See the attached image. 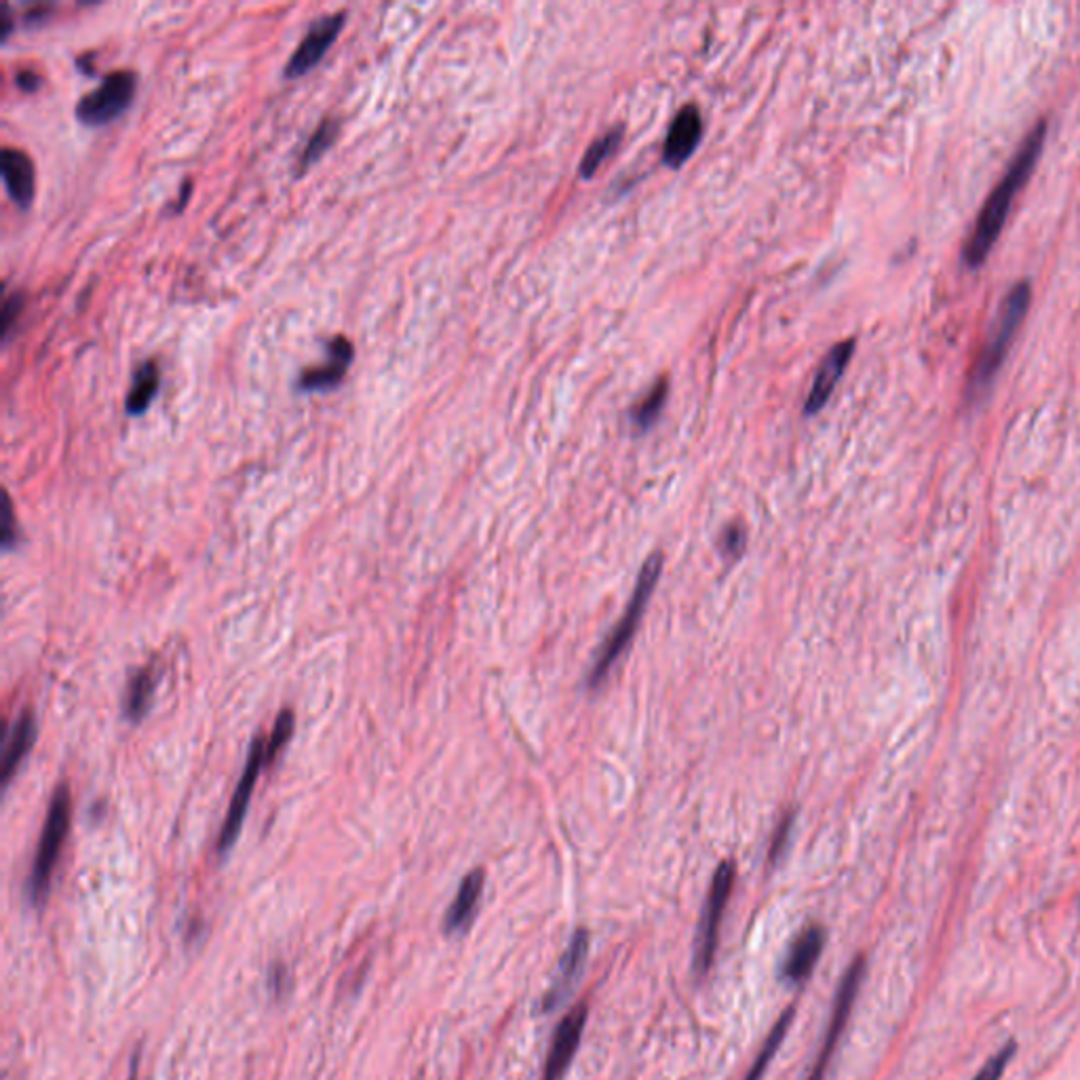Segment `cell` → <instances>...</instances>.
<instances>
[{"mask_svg":"<svg viewBox=\"0 0 1080 1080\" xmlns=\"http://www.w3.org/2000/svg\"><path fill=\"white\" fill-rule=\"evenodd\" d=\"M623 140V129L616 127V129H611L608 133H604L602 138H597L593 144H591L585 159L581 161V175L583 177H591L593 173L600 170V165L613 154L614 150L618 148Z\"/></svg>","mask_w":1080,"mask_h":1080,"instance_id":"603a6c76","label":"cell"},{"mask_svg":"<svg viewBox=\"0 0 1080 1080\" xmlns=\"http://www.w3.org/2000/svg\"><path fill=\"white\" fill-rule=\"evenodd\" d=\"M159 366L156 361H147L142 364L138 371H136V378H133V387L131 391L127 395V414L131 417H138V414H144L150 406V401L154 399V395L159 391Z\"/></svg>","mask_w":1080,"mask_h":1080,"instance_id":"d6986e66","label":"cell"},{"mask_svg":"<svg viewBox=\"0 0 1080 1080\" xmlns=\"http://www.w3.org/2000/svg\"><path fill=\"white\" fill-rule=\"evenodd\" d=\"M587 950H590V933L585 929H579L572 937L568 950H565L560 971L555 975V982L544 996V1011H553V1008L560 1007L565 994L572 990V985L576 983L581 971H583Z\"/></svg>","mask_w":1080,"mask_h":1080,"instance_id":"9a60e30c","label":"cell"},{"mask_svg":"<svg viewBox=\"0 0 1080 1080\" xmlns=\"http://www.w3.org/2000/svg\"><path fill=\"white\" fill-rule=\"evenodd\" d=\"M24 309V298L22 294H11L4 298V304H2V317H0V325H2V338L9 341L11 336V330L15 327V321L20 317Z\"/></svg>","mask_w":1080,"mask_h":1080,"instance_id":"4316f807","label":"cell"},{"mask_svg":"<svg viewBox=\"0 0 1080 1080\" xmlns=\"http://www.w3.org/2000/svg\"><path fill=\"white\" fill-rule=\"evenodd\" d=\"M11 24H13V22H11V13H9V7H7V9H4V15H2V32H0V34H2V41H7V39H9V34H11Z\"/></svg>","mask_w":1080,"mask_h":1080,"instance_id":"1f68e13d","label":"cell"},{"mask_svg":"<svg viewBox=\"0 0 1080 1080\" xmlns=\"http://www.w3.org/2000/svg\"><path fill=\"white\" fill-rule=\"evenodd\" d=\"M264 764H267V743H264L262 738H256V741L251 743L246 770H244V775H241L239 786H237V789H235V796H233L230 809H228L226 821H224V825H222L220 838H218V853H228V851H230V846L237 842L239 832H241V828H244V819H246L247 807H249V800H251L253 787H256V781H258L260 770H262V766H264Z\"/></svg>","mask_w":1080,"mask_h":1080,"instance_id":"ba28073f","label":"cell"},{"mask_svg":"<svg viewBox=\"0 0 1080 1080\" xmlns=\"http://www.w3.org/2000/svg\"><path fill=\"white\" fill-rule=\"evenodd\" d=\"M667 387H669L667 378H661V380H659V382H657V385H655V387H652V389L646 393V397L639 401L638 406H636V410L631 412V420H634V424H636L638 429H641V431H646V429H648V426L655 422V418L661 414V410H663L665 397H667V391H669Z\"/></svg>","mask_w":1080,"mask_h":1080,"instance_id":"cb8c5ba5","label":"cell"},{"mask_svg":"<svg viewBox=\"0 0 1080 1080\" xmlns=\"http://www.w3.org/2000/svg\"><path fill=\"white\" fill-rule=\"evenodd\" d=\"M853 350H855V341H844V343L835 344L834 348L825 355V359L821 361V366L817 369V376H814V382H812V389H810L809 399H807V414H817L830 399V395L834 391L835 382L840 380L842 371L849 366L851 357H853Z\"/></svg>","mask_w":1080,"mask_h":1080,"instance_id":"4fadbf2b","label":"cell"},{"mask_svg":"<svg viewBox=\"0 0 1080 1080\" xmlns=\"http://www.w3.org/2000/svg\"><path fill=\"white\" fill-rule=\"evenodd\" d=\"M825 939L828 935L821 925H810L809 929L798 935L784 960V969H781L784 980L791 983L807 980L823 952Z\"/></svg>","mask_w":1080,"mask_h":1080,"instance_id":"7c38bea8","label":"cell"},{"mask_svg":"<svg viewBox=\"0 0 1080 1080\" xmlns=\"http://www.w3.org/2000/svg\"><path fill=\"white\" fill-rule=\"evenodd\" d=\"M327 364L317 368L306 369L300 376L298 387L302 391H327L336 387L346 374V368L353 361V344L348 343L344 336H336L332 343L327 344Z\"/></svg>","mask_w":1080,"mask_h":1080,"instance_id":"5bb4252c","label":"cell"},{"mask_svg":"<svg viewBox=\"0 0 1080 1080\" xmlns=\"http://www.w3.org/2000/svg\"><path fill=\"white\" fill-rule=\"evenodd\" d=\"M1030 300V283H1019L1008 292L1003 306H1001V313H998L996 330L990 336V343L983 350L982 361L975 369V387L987 385L994 378L996 369L1001 368V364L1007 355L1008 344L1013 341L1019 323L1028 313Z\"/></svg>","mask_w":1080,"mask_h":1080,"instance_id":"277c9868","label":"cell"},{"mask_svg":"<svg viewBox=\"0 0 1080 1080\" xmlns=\"http://www.w3.org/2000/svg\"><path fill=\"white\" fill-rule=\"evenodd\" d=\"M661 570H663V555L661 553L650 555L646 560V564L641 565L638 585H636V591L631 595V602H629L627 611L623 614V618L618 620V625L614 627L611 638L606 639L604 646L600 648V655H597L595 663L591 667V688H597L606 680V676L611 673L613 665L620 659V655L627 650L629 641L636 636V629H638L639 620H641V614L646 611V606L650 602V595H652V591H655L657 583H659Z\"/></svg>","mask_w":1080,"mask_h":1080,"instance_id":"7a4b0ae2","label":"cell"},{"mask_svg":"<svg viewBox=\"0 0 1080 1080\" xmlns=\"http://www.w3.org/2000/svg\"><path fill=\"white\" fill-rule=\"evenodd\" d=\"M136 94V74L117 71L106 74L98 89L78 99L76 117L85 125L110 123L131 104Z\"/></svg>","mask_w":1080,"mask_h":1080,"instance_id":"8992f818","label":"cell"},{"mask_svg":"<svg viewBox=\"0 0 1080 1080\" xmlns=\"http://www.w3.org/2000/svg\"><path fill=\"white\" fill-rule=\"evenodd\" d=\"M344 20H346V13L336 11V13H330V15L321 18L311 25L306 36L295 47L294 55L290 57V62L285 66V76L298 78V76L311 73L323 60L327 50L334 45V41L338 39Z\"/></svg>","mask_w":1080,"mask_h":1080,"instance_id":"9c48e42d","label":"cell"},{"mask_svg":"<svg viewBox=\"0 0 1080 1080\" xmlns=\"http://www.w3.org/2000/svg\"><path fill=\"white\" fill-rule=\"evenodd\" d=\"M791 823H793V817L791 814H786L784 821L779 823L777 832H775V838L770 842V861L779 860V855L786 851L787 838H789V832H791Z\"/></svg>","mask_w":1080,"mask_h":1080,"instance_id":"f1b7e54d","label":"cell"},{"mask_svg":"<svg viewBox=\"0 0 1080 1080\" xmlns=\"http://www.w3.org/2000/svg\"><path fill=\"white\" fill-rule=\"evenodd\" d=\"M745 532L738 528V526H731L726 528V532L722 534V540H720V547L726 555L735 558L738 555L743 549H745Z\"/></svg>","mask_w":1080,"mask_h":1080,"instance_id":"83f0119b","label":"cell"},{"mask_svg":"<svg viewBox=\"0 0 1080 1080\" xmlns=\"http://www.w3.org/2000/svg\"><path fill=\"white\" fill-rule=\"evenodd\" d=\"M863 975H865V960L863 957L857 958L849 971L844 973L842 982H840V987H838V994H835L834 1013H832V1019H830V1028H828V1034H825V1040H823V1047L819 1051V1057H817V1063L810 1072L809 1080H823L828 1068H830V1061L834 1057L835 1045L842 1036V1030L851 1017V1011H853V1005H855V998L860 994L861 982H863Z\"/></svg>","mask_w":1080,"mask_h":1080,"instance_id":"52a82bcc","label":"cell"},{"mask_svg":"<svg viewBox=\"0 0 1080 1080\" xmlns=\"http://www.w3.org/2000/svg\"><path fill=\"white\" fill-rule=\"evenodd\" d=\"M71 810H73L71 787H57L53 798H51L50 812H47V821H45V828L41 834V842H39L36 860H34L30 878H28V895H30L32 904L43 901L47 890H50L51 876H53L55 863L60 860L68 828H71Z\"/></svg>","mask_w":1080,"mask_h":1080,"instance_id":"3957f363","label":"cell"},{"mask_svg":"<svg viewBox=\"0 0 1080 1080\" xmlns=\"http://www.w3.org/2000/svg\"><path fill=\"white\" fill-rule=\"evenodd\" d=\"M15 80H18V85H20L24 91H34V89H39V87H41V76L34 73V71H22V73H18Z\"/></svg>","mask_w":1080,"mask_h":1080,"instance_id":"4dcf8cb0","label":"cell"},{"mask_svg":"<svg viewBox=\"0 0 1080 1080\" xmlns=\"http://www.w3.org/2000/svg\"><path fill=\"white\" fill-rule=\"evenodd\" d=\"M292 733H294V713L281 712V715L274 722V726H272L270 738L267 741V762H272L277 758V754L292 738Z\"/></svg>","mask_w":1080,"mask_h":1080,"instance_id":"d4e9b609","label":"cell"},{"mask_svg":"<svg viewBox=\"0 0 1080 1080\" xmlns=\"http://www.w3.org/2000/svg\"><path fill=\"white\" fill-rule=\"evenodd\" d=\"M793 1013H796V1008L793 1007H789L787 1011H784V1015L779 1017V1022L775 1024V1028H773V1032L768 1034V1038H766V1043H764V1049H762L760 1056H758V1059H756V1063L752 1066V1070L747 1072L745 1080L762 1079V1074L766 1072V1068H768L770 1059L775 1057V1054H777V1051H779V1047H781V1043L786 1040L787 1030H789V1026H791V1022H793Z\"/></svg>","mask_w":1080,"mask_h":1080,"instance_id":"44dd1931","label":"cell"},{"mask_svg":"<svg viewBox=\"0 0 1080 1080\" xmlns=\"http://www.w3.org/2000/svg\"><path fill=\"white\" fill-rule=\"evenodd\" d=\"M338 127H341V125H338L336 119H325V121H323V123L315 129V133L311 136L309 144H306V148H304V150H302V154H300V163H298V170H300V173L306 172V170H309V168H311V165H313V163L320 159L321 154H323L327 148L334 144V140H336V136H338Z\"/></svg>","mask_w":1080,"mask_h":1080,"instance_id":"7402d4cb","label":"cell"},{"mask_svg":"<svg viewBox=\"0 0 1080 1080\" xmlns=\"http://www.w3.org/2000/svg\"><path fill=\"white\" fill-rule=\"evenodd\" d=\"M701 133H703L701 112L694 104H688L676 115L673 123L669 127L663 147L665 163L669 168H680L690 159L694 148L699 147Z\"/></svg>","mask_w":1080,"mask_h":1080,"instance_id":"8fae6325","label":"cell"},{"mask_svg":"<svg viewBox=\"0 0 1080 1080\" xmlns=\"http://www.w3.org/2000/svg\"><path fill=\"white\" fill-rule=\"evenodd\" d=\"M1015 1056V1045L1008 1043L1007 1047L992 1057L985 1066L982 1068V1072L975 1077L973 1080H1001L1005 1070H1007V1063L1011 1061V1057Z\"/></svg>","mask_w":1080,"mask_h":1080,"instance_id":"484cf974","label":"cell"},{"mask_svg":"<svg viewBox=\"0 0 1080 1080\" xmlns=\"http://www.w3.org/2000/svg\"><path fill=\"white\" fill-rule=\"evenodd\" d=\"M154 687H156V678H154L152 667L142 669L140 673H136L131 678L129 688H127V694H125V715L129 720H133V722L136 720H142V715L150 708V699H152Z\"/></svg>","mask_w":1080,"mask_h":1080,"instance_id":"ffe728a7","label":"cell"},{"mask_svg":"<svg viewBox=\"0 0 1080 1080\" xmlns=\"http://www.w3.org/2000/svg\"><path fill=\"white\" fill-rule=\"evenodd\" d=\"M0 172L9 197L20 207H28L34 198V163L24 150L7 147L2 150Z\"/></svg>","mask_w":1080,"mask_h":1080,"instance_id":"2e32d148","label":"cell"},{"mask_svg":"<svg viewBox=\"0 0 1080 1080\" xmlns=\"http://www.w3.org/2000/svg\"><path fill=\"white\" fill-rule=\"evenodd\" d=\"M34 741H36V717L32 715V712H24L18 717L11 735L4 743V754H2V784L4 786H9L11 777L18 773L20 764L24 762L28 752L32 749Z\"/></svg>","mask_w":1080,"mask_h":1080,"instance_id":"ac0fdd59","label":"cell"},{"mask_svg":"<svg viewBox=\"0 0 1080 1080\" xmlns=\"http://www.w3.org/2000/svg\"><path fill=\"white\" fill-rule=\"evenodd\" d=\"M2 542L4 547H11L15 542V530H13V509L11 500H4V523H2Z\"/></svg>","mask_w":1080,"mask_h":1080,"instance_id":"f546056e","label":"cell"},{"mask_svg":"<svg viewBox=\"0 0 1080 1080\" xmlns=\"http://www.w3.org/2000/svg\"><path fill=\"white\" fill-rule=\"evenodd\" d=\"M1045 133H1047V125L1040 121L1028 133V138L1024 140V144L1019 148V152L1015 154V159H1013L1008 172L1005 173V177L998 182V186L994 188V193L985 201L982 214L978 218V224H975V228L971 233V239H969V244L964 247V260H966L969 267L982 264L983 260L987 258L992 246L998 241V237L1003 233V226L1007 222L1008 209L1013 205V198L1022 191L1024 182L1028 180L1032 168H1034V163H1036V159H1038V154L1043 150Z\"/></svg>","mask_w":1080,"mask_h":1080,"instance_id":"6da1fadb","label":"cell"},{"mask_svg":"<svg viewBox=\"0 0 1080 1080\" xmlns=\"http://www.w3.org/2000/svg\"><path fill=\"white\" fill-rule=\"evenodd\" d=\"M733 886H735V865L731 861H724L713 874L710 895H708L703 918L699 925L696 950H694V966L699 973H708L713 964L715 950H717L720 925L724 918V909L728 906Z\"/></svg>","mask_w":1080,"mask_h":1080,"instance_id":"5b68a950","label":"cell"},{"mask_svg":"<svg viewBox=\"0 0 1080 1080\" xmlns=\"http://www.w3.org/2000/svg\"><path fill=\"white\" fill-rule=\"evenodd\" d=\"M585 1024H587V1005L585 1003L576 1005L560 1022L558 1030L553 1034V1040H551V1049L547 1056L542 1080H562L568 1068H570V1063H572V1059L576 1056V1051H579Z\"/></svg>","mask_w":1080,"mask_h":1080,"instance_id":"30bf717a","label":"cell"},{"mask_svg":"<svg viewBox=\"0 0 1080 1080\" xmlns=\"http://www.w3.org/2000/svg\"><path fill=\"white\" fill-rule=\"evenodd\" d=\"M484 883H486V876H484V870H473L471 874L465 876V881L461 884L458 888V895L454 899V904L447 909L445 914V931L447 933H458L467 927L477 909V904H479V897L484 893Z\"/></svg>","mask_w":1080,"mask_h":1080,"instance_id":"e0dca14e","label":"cell"}]
</instances>
